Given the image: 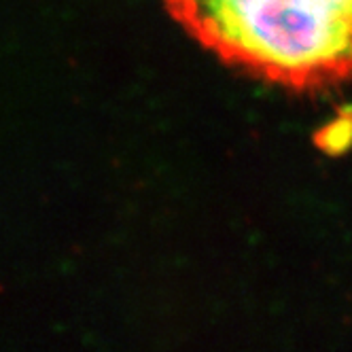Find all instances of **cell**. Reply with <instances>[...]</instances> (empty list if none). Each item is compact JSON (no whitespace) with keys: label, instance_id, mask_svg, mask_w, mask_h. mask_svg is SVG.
Here are the masks:
<instances>
[{"label":"cell","instance_id":"1","mask_svg":"<svg viewBox=\"0 0 352 352\" xmlns=\"http://www.w3.org/2000/svg\"><path fill=\"white\" fill-rule=\"evenodd\" d=\"M223 64L299 94L352 81V0H164Z\"/></svg>","mask_w":352,"mask_h":352}]
</instances>
